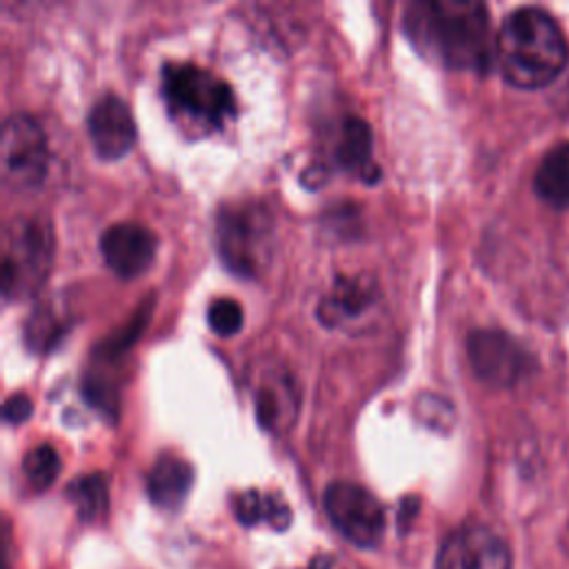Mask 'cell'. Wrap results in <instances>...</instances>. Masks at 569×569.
<instances>
[{"label":"cell","instance_id":"1","mask_svg":"<svg viewBox=\"0 0 569 569\" xmlns=\"http://www.w3.org/2000/svg\"><path fill=\"white\" fill-rule=\"evenodd\" d=\"M403 29L421 54L447 70L487 72L490 14L472 0H419L405 10Z\"/></svg>","mask_w":569,"mask_h":569},{"label":"cell","instance_id":"2","mask_svg":"<svg viewBox=\"0 0 569 569\" xmlns=\"http://www.w3.org/2000/svg\"><path fill=\"white\" fill-rule=\"evenodd\" d=\"M503 78L519 89H541L554 83L569 59L567 40L556 21L539 8L511 12L494 42Z\"/></svg>","mask_w":569,"mask_h":569},{"label":"cell","instance_id":"3","mask_svg":"<svg viewBox=\"0 0 569 569\" xmlns=\"http://www.w3.org/2000/svg\"><path fill=\"white\" fill-rule=\"evenodd\" d=\"M163 98L174 121L196 134L219 129L236 112L232 87L214 72L189 63L163 67Z\"/></svg>","mask_w":569,"mask_h":569},{"label":"cell","instance_id":"4","mask_svg":"<svg viewBox=\"0 0 569 569\" xmlns=\"http://www.w3.org/2000/svg\"><path fill=\"white\" fill-rule=\"evenodd\" d=\"M274 219L263 202H230L219 212L217 247L221 261L240 276H256L270 265Z\"/></svg>","mask_w":569,"mask_h":569},{"label":"cell","instance_id":"5","mask_svg":"<svg viewBox=\"0 0 569 569\" xmlns=\"http://www.w3.org/2000/svg\"><path fill=\"white\" fill-rule=\"evenodd\" d=\"M54 261V232L47 219H14L3 238V296L8 302L32 298Z\"/></svg>","mask_w":569,"mask_h":569},{"label":"cell","instance_id":"6","mask_svg":"<svg viewBox=\"0 0 569 569\" xmlns=\"http://www.w3.org/2000/svg\"><path fill=\"white\" fill-rule=\"evenodd\" d=\"M49 147L42 127L27 114H14L0 134V172L16 191L38 189L47 176Z\"/></svg>","mask_w":569,"mask_h":569},{"label":"cell","instance_id":"7","mask_svg":"<svg viewBox=\"0 0 569 569\" xmlns=\"http://www.w3.org/2000/svg\"><path fill=\"white\" fill-rule=\"evenodd\" d=\"M325 511L332 525L356 547H376L387 528L381 500L366 487L338 481L325 490Z\"/></svg>","mask_w":569,"mask_h":569},{"label":"cell","instance_id":"8","mask_svg":"<svg viewBox=\"0 0 569 569\" xmlns=\"http://www.w3.org/2000/svg\"><path fill=\"white\" fill-rule=\"evenodd\" d=\"M468 354L474 374L490 387H514L532 368L525 347L498 330H477L470 334Z\"/></svg>","mask_w":569,"mask_h":569},{"label":"cell","instance_id":"9","mask_svg":"<svg viewBox=\"0 0 569 569\" xmlns=\"http://www.w3.org/2000/svg\"><path fill=\"white\" fill-rule=\"evenodd\" d=\"M436 569H511V552L492 530L468 525L447 536Z\"/></svg>","mask_w":569,"mask_h":569},{"label":"cell","instance_id":"10","mask_svg":"<svg viewBox=\"0 0 569 569\" xmlns=\"http://www.w3.org/2000/svg\"><path fill=\"white\" fill-rule=\"evenodd\" d=\"M87 132L94 151L102 161H119L136 143V123L127 102L114 94H106L94 102L87 119Z\"/></svg>","mask_w":569,"mask_h":569},{"label":"cell","instance_id":"11","mask_svg":"<svg viewBox=\"0 0 569 569\" xmlns=\"http://www.w3.org/2000/svg\"><path fill=\"white\" fill-rule=\"evenodd\" d=\"M157 236L136 223H116L100 238L102 261L121 279H136L147 272L157 258Z\"/></svg>","mask_w":569,"mask_h":569},{"label":"cell","instance_id":"12","mask_svg":"<svg viewBox=\"0 0 569 569\" xmlns=\"http://www.w3.org/2000/svg\"><path fill=\"white\" fill-rule=\"evenodd\" d=\"M194 485L191 465L174 454H163L147 474V494L153 505L178 509Z\"/></svg>","mask_w":569,"mask_h":569},{"label":"cell","instance_id":"13","mask_svg":"<svg viewBox=\"0 0 569 569\" xmlns=\"http://www.w3.org/2000/svg\"><path fill=\"white\" fill-rule=\"evenodd\" d=\"M336 163L358 176H372V132L366 121L349 116L343 121L338 145H336Z\"/></svg>","mask_w":569,"mask_h":569},{"label":"cell","instance_id":"14","mask_svg":"<svg viewBox=\"0 0 569 569\" xmlns=\"http://www.w3.org/2000/svg\"><path fill=\"white\" fill-rule=\"evenodd\" d=\"M536 194L556 210L569 207V143L554 145L534 176Z\"/></svg>","mask_w":569,"mask_h":569},{"label":"cell","instance_id":"15","mask_svg":"<svg viewBox=\"0 0 569 569\" xmlns=\"http://www.w3.org/2000/svg\"><path fill=\"white\" fill-rule=\"evenodd\" d=\"M234 511L236 519L249 528L268 521L272 528L285 530L292 521V511L285 500H281L276 494H261L258 490L238 494L234 498Z\"/></svg>","mask_w":569,"mask_h":569},{"label":"cell","instance_id":"16","mask_svg":"<svg viewBox=\"0 0 569 569\" xmlns=\"http://www.w3.org/2000/svg\"><path fill=\"white\" fill-rule=\"evenodd\" d=\"M372 305V287L360 285L358 281H341L336 285L334 294L325 300L321 317L325 323L330 321H341V319H356L366 312Z\"/></svg>","mask_w":569,"mask_h":569},{"label":"cell","instance_id":"17","mask_svg":"<svg viewBox=\"0 0 569 569\" xmlns=\"http://www.w3.org/2000/svg\"><path fill=\"white\" fill-rule=\"evenodd\" d=\"M67 498L74 503L78 516L85 523H94L108 511V483L100 474L81 477L67 487Z\"/></svg>","mask_w":569,"mask_h":569},{"label":"cell","instance_id":"18","mask_svg":"<svg viewBox=\"0 0 569 569\" xmlns=\"http://www.w3.org/2000/svg\"><path fill=\"white\" fill-rule=\"evenodd\" d=\"M65 332V321L57 312L54 305H42L34 309V314L25 323V343L32 351L42 354L57 345Z\"/></svg>","mask_w":569,"mask_h":569},{"label":"cell","instance_id":"19","mask_svg":"<svg viewBox=\"0 0 569 569\" xmlns=\"http://www.w3.org/2000/svg\"><path fill=\"white\" fill-rule=\"evenodd\" d=\"M23 472L36 492H45L61 474V456L51 445H38L23 458Z\"/></svg>","mask_w":569,"mask_h":569},{"label":"cell","instance_id":"20","mask_svg":"<svg viewBox=\"0 0 569 569\" xmlns=\"http://www.w3.org/2000/svg\"><path fill=\"white\" fill-rule=\"evenodd\" d=\"M207 321H210L212 332H217L223 338H232L243 330L245 314L236 300L219 298L217 302H212L210 312H207Z\"/></svg>","mask_w":569,"mask_h":569},{"label":"cell","instance_id":"21","mask_svg":"<svg viewBox=\"0 0 569 569\" xmlns=\"http://www.w3.org/2000/svg\"><path fill=\"white\" fill-rule=\"evenodd\" d=\"M417 411H419V417L423 419V423H428L430 428H441V430H447L454 425V419H456V413H454V407L438 398V396H423L417 405Z\"/></svg>","mask_w":569,"mask_h":569},{"label":"cell","instance_id":"22","mask_svg":"<svg viewBox=\"0 0 569 569\" xmlns=\"http://www.w3.org/2000/svg\"><path fill=\"white\" fill-rule=\"evenodd\" d=\"M34 411V403L27 394H12L3 405V419L12 425L25 423Z\"/></svg>","mask_w":569,"mask_h":569},{"label":"cell","instance_id":"23","mask_svg":"<svg viewBox=\"0 0 569 569\" xmlns=\"http://www.w3.org/2000/svg\"><path fill=\"white\" fill-rule=\"evenodd\" d=\"M560 543H562L565 552L569 554V521H567V525H565V532H562V536H560Z\"/></svg>","mask_w":569,"mask_h":569}]
</instances>
